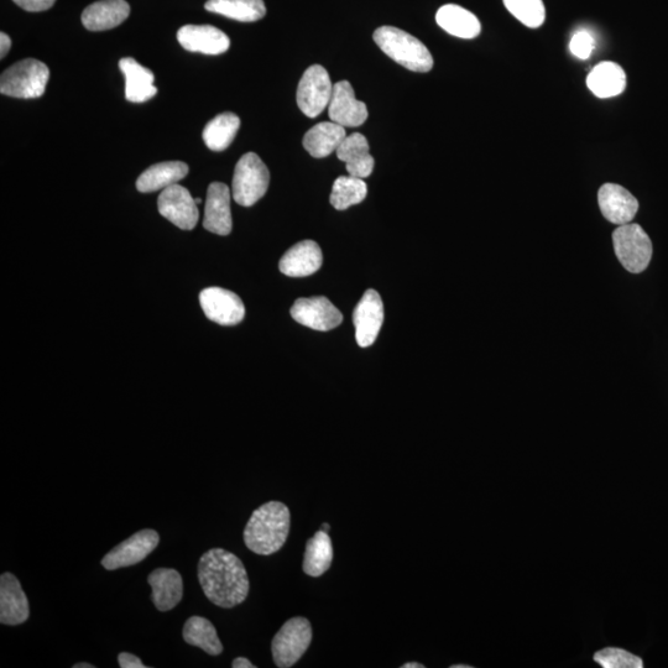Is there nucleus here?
<instances>
[{"mask_svg":"<svg viewBox=\"0 0 668 668\" xmlns=\"http://www.w3.org/2000/svg\"><path fill=\"white\" fill-rule=\"evenodd\" d=\"M198 581L205 596L217 607H237L249 594L248 573L242 560L223 549L203 553L198 562Z\"/></svg>","mask_w":668,"mask_h":668,"instance_id":"f257e3e1","label":"nucleus"},{"mask_svg":"<svg viewBox=\"0 0 668 668\" xmlns=\"http://www.w3.org/2000/svg\"><path fill=\"white\" fill-rule=\"evenodd\" d=\"M290 525L289 508L280 501H269L250 516L244 530L245 546L257 555H274L283 549Z\"/></svg>","mask_w":668,"mask_h":668,"instance_id":"f03ea898","label":"nucleus"},{"mask_svg":"<svg viewBox=\"0 0 668 668\" xmlns=\"http://www.w3.org/2000/svg\"><path fill=\"white\" fill-rule=\"evenodd\" d=\"M373 38L390 59L405 69L421 73L432 70L433 57L430 50L406 31L394 26H382L375 30Z\"/></svg>","mask_w":668,"mask_h":668,"instance_id":"7ed1b4c3","label":"nucleus"},{"mask_svg":"<svg viewBox=\"0 0 668 668\" xmlns=\"http://www.w3.org/2000/svg\"><path fill=\"white\" fill-rule=\"evenodd\" d=\"M49 78L50 70L44 62L26 59L3 72L0 77V92L14 98H39L44 95Z\"/></svg>","mask_w":668,"mask_h":668,"instance_id":"20e7f679","label":"nucleus"},{"mask_svg":"<svg viewBox=\"0 0 668 668\" xmlns=\"http://www.w3.org/2000/svg\"><path fill=\"white\" fill-rule=\"evenodd\" d=\"M270 172L255 153H248L238 161L234 170L232 193L240 206L255 205L269 189Z\"/></svg>","mask_w":668,"mask_h":668,"instance_id":"39448f33","label":"nucleus"},{"mask_svg":"<svg viewBox=\"0 0 668 668\" xmlns=\"http://www.w3.org/2000/svg\"><path fill=\"white\" fill-rule=\"evenodd\" d=\"M615 254L621 265L631 274L643 273L652 258V242L639 224L628 223L613 233Z\"/></svg>","mask_w":668,"mask_h":668,"instance_id":"423d86ee","label":"nucleus"},{"mask_svg":"<svg viewBox=\"0 0 668 668\" xmlns=\"http://www.w3.org/2000/svg\"><path fill=\"white\" fill-rule=\"evenodd\" d=\"M312 626L302 617L287 620L271 643L275 665L289 668L304 656L312 643Z\"/></svg>","mask_w":668,"mask_h":668,"instance_id":"0eeeda50","label":"nucleus"},{"mask_svg":"<svg viewBox=\"0 0 668 668\" xmlns=\"http://www.w3.org/2000/svg\"><path fill=\"white\" fill-rule=\"evenodd\" d=\"M333 85L325 67L312 65L297 88V106L309 118H316L330 106Z\"/></svg>","mask_w":668,"mask_h":668,"instance_id":"6e6552de","label":"nucleus"},{"mask_svg":"<svg viewBox=\"0 0 668 668\" xmlns=\"http://www.w3.org/2000/svg\"><path fill=\"white\" fill-rule=\"evenodd\" d=\"M159 542L160 536L155 530L139 531L108 552L102 560V566L108 571H116L138 565L158 547Z\"/></svg>","mask_w":668,"mask_h":668,"instance_id":"1a4fd4ad","label":"nucleus"},{"mask_svg":"<svg viewBox=\"0 0 668 668\" xmlns=\"http://www.w3.org/2000/svg\"><path fill=\"white\" fill-rule=\"evenodd\" d=\"M158 208L161 216L184 231L195 228L200 218L196 201L189 190L179 184L167 187L161 192Z\"/></svg>","mask_w":668,"mask_h":668,"instance_id":"9d476101","label":"nucleus"},{"mask_svg":"<svg viewBox=\"0 0 668 668\" xmlns=\"http://www.w3.org/2000/svg\"><path fill=\"white\" fill-rule=\"evenodd\" d=\"M200 304L208 320L222 326H236L245 317L243 301L237 294L221 287H208L200 295Z\"/></svg>","mask_w":668,"mask_h":668,"instance_id":"9b49d317","label":"nucleus"},{"mask_svg":"<svg viewBox=\"0 0 668 668\" xmlns=\"http://www.w3.org/2000/svg\"><path fill=\"white\" fill-rule=\"evenodd\" d=\"M291 316L300 325L323 332L337 328L343 321L341 311L323 296L297 300L292 306Z\"/></svg>","mask_w":668,"mask_h":668,"instance_id":"f8f14e48","label":"nucleus"},{"mask_svg":"<svg viewBox=\"0 0 668 668\" xmlns=\"http://www.w3.org/2000/svg\"><path fill=\"white\" fill-rule=\"evenodd\" d=\"M356 326L357 343L362 348L372 346L377 341L384 322V305L382 297L375 290H368L359 301L353 312Z\"/></svg>","mask_w":668,"mask_h":668,"instance_id":"ddd939ff","label":"nucleus"},{"mask_svg":"<svg viewBox=\"0 0 668 668\" xmlns=\"http://www.w3.org/2000/svg\"><path fill=\"white\" fill-rule=\"evenodd\" d=\"M328 116L331 122L346 128H356L367 122L368 108L365 103L358 101L351 83L337 82L333 86V93L328 106Z\"/></svg>","mask_w":668,"mask_h":668,"instance_id":"4468645a","label":"nucleus"},{"mask_svg":"<svg viewBox=\"0 0 668 668\" xmlns=\"http://www.w3.org/2000/svg\"><path fill=\"white\" fill-rule=\"evenodd\" d=\"M598 203L604 218L618 226L633 222L639 211V201L633 193L617 184H605L600 187Z\"/></svg>","mask_w":668,"mask_h":668,"instance_id":"2eb2a0df","label":"nucleus"},{"mask_svg":"<svg viewBox=\"0 0 668 668\" xmlns=\"http://www.w3.org/2000/svg\"><path fill=\"white\" fill-rule=\"evenodd\" d=\"M231 190L222 182H213L208 187L203 227L206 231L228 236L232 232Z\"/></svg>","mask_w":668,"mask_h":668,"instance_id":"dca6fc26","label":"nucleus"},{"mask_svg":"<svg viewBox=\"0 0 668 668\" xmlns=\"http://www.w3.org/2000/svg\"><path fill=\"white\" fill-rule=\"evenodd\" d=\"M177 40L187 51L203 55H221L231 46L222 30L211 25H185L177 31Z\"/></svg>","mask_w":668,"mask_h":668,"instance_id":"f3484780","label":"nucleus"},{"mask_svg":"<svg viewBox=\"0 0 668 668\" xmlns=\"http://www.w3.org/2000/svg\"><path fill=\"white\" fill-rule=\"evenodd\" d=\"M28 598L19 579L12 573H3L0 577V623L20 625L29 619Z\"/></svg>","mask_w":668,"mask_h":668,"instance_id":"a211bd4d","label":"nucleus"},{"mask_svg":"<svg viewBox=\"0 0 668 668\" xmlns=\"http://www.w3.org/2000/svg\"><path fill=\"white\" fill-rule=\"evenodd\" d=\"M323 255L320 245L313 240H304L287 250L281 258V273L290 278H305L321 269Z\"/></svg>","mask_w":668,"mask_h":668,"instance_id":"6ab92c4d","label":"nucleus"},{"mask_svg":"<svg viewBox=\"0 0 668 668\" xmlns=\"http://www.w3.org/2000/svg\"><path fill=\"white\" fill-rule=\"evenodd\" d=\"M148 583L153 588L151 599L160 612L174 609L184 597V581L181 574L172 568H158L151 572Z\"/></svg>","mask_w":668,"mask_h":668,"instance_id":"aec40b11","label":"nucleus"},{"mask_svg":"<svg viewBox=\"0 0 668 668\" xmlns=\"http://www.w3.org/2000/svg\"><path fill=\"white\" fill-rule=\"evenodd\" d=\"M120 71L125 77V98L132 103H144L154 98L158 90L154 86L155 76L132 57L119 61Z\"/></svg>","mask_w":668,"mask_h":668,"instance_id":"412c9836","label":"nucleus"},{"mask_svg":"<svg viewBox=\"0 0 668 668\" xmlns=\"http://www.w3.org/2000/svg\"><path fill=\"white\" fill-rule=\"evenodd\" d=\"M338 159L346 163L349 176L367 179L374 170V158L370 155L369 143L363 134L347 135L336 151Z\"/></svg>","mask_w":668,"mask_h":668,"instance_id":"4be33fe9","label":"nucleus"},{"mask_svg":"<svg viewBox=\"0 0 668 668\" xmlns=\"http://www.w3.org/2000/svg\"><path fill=\"white\" fill-rule=\"evenodd\" d=\"M130 7L125 0H101L85 9L82 23L90 31H104L117 28L128 19Z\"/></svg>","mask_w":668,"mask_h":668,"instance_id":"5701e85b","label":"nucleus"},{"mask_svg":"<svg viewBox=\"0 0 668 668\" xmlns=\"http://www.w3.org/2000/svg\"><path fill=\"white\" fill-rule=\"evenodd\" d=\"M187 174L189 166L182 161H165L146 169L137 180V189L143 193L165 190L184 180Z\"/></svg>","mask_w":668,"mask_h":668,"instance_id":"b1692460","label":"nucleus"},{"mask_svg":"<svg viewBox=\"0 0 668 668\" xmlns=\"http://www.w3.org/2000/svg\"><path fill=\"white\" fill-rule=\"evenodd\" d=\"M436 22L448 34L461 39L477 38L482 31L476 15L456 4H446L438 9Z\"/></svg>","mask_w":668,"mask_h":668,"instance_id":"393cba45","label":"nucleus"},{"mask_svg":"<svg viewBox=\"0 0 668 668\" xmlns=\"http://www.w3.org/2000/svg\"><path fill=\"white\" fill-rule=\"evenodd\" d=\"M347 138L346 129L334 122L315 125L304 138V148L313 158L322 159L336 153L343 140Z\"/></svg>","mask_w":668,"mask_h":668,"instance_id":"a878e982","label":"nucleus"},{"mask_svg":"<svg viewBox=\"0 0 668 668\" xmlns=\"http://www.w3.org/2000/svg\"><path fill=\"white\" fill-rule=\"evenodd\" d=\"M587 86L598 98L617 97L626 88L625 71L615 62H600L589 73Z\"/></svg>","mask_w":668,"mask_h":668,"instance_id":"bb28decb","label":"nucleus"},{"mask_svg":"<svg viewBox=\"0 0 668 668\" xmlns=\"http://www.w3.org/2000/svg\"><path fill=\"white\" fill-rule=\"evenodd\" d=\"M333 562V545L326 531H318L307 541L302 570L310 577H320L330 570Z\"/></svg>","mask_w":668,"mask_h":668,"instance_id":"cd10ccee","label":"nucleus"},{"mask_svg":"<svg viewBox=\"0 0 668 668\" xmlns=\"http://www.w3.org/2000/svg\"><path fill=\"white\" fill-rule=\"evenodd\" d=\"M206 10L242 23H254L263 19L266 8L263 0H208Z\"/></svg>","mask_w":668,"mask_h":668,"instance_id":"c85d7f7f","label":"nucleus"},{"mask_svg":"<svg viewBox=\"0 0 668 668\" xmlns=\"http://www.w3.org/2000/svg\"><path fill=\"white\" fill-rule=\"evenodd\" d=\"M240 128V119L234 113L218 114L210 123L203 129V142L208 149L212 151H223L228 148L236 139V135Z\"/></svg>","mask_w":668,"mask_h":668,"instance_id":"c756f323","label":"nucleus"},{"mask_svg":"<svg viewBox=\"0 0 668 668\" xmlns=\"http://www.w3.org/2000/svg\"><path fill=\"white\" fill-rule=\"evenodd\" d=\"M182 636L187 644L200 647L208 655L218 656L223 652V645L218 638L217 630L206 618L191 617L186 621Z\"/></svg>","mask_w":668,"mask_h":668,"instance_id":"7c9ffc66","label":"nucleus"},{"mask_svg":"<svg viewBox=\"0 0 668 668\" xmlns=\"http://www.w3.org/2000/svg\"><path fill=\"white\" fill-rule=\"evenodd\" d=\"M368 187L363 179L354 176H341L334 181L331 193V205L338 211L359 205L367 197Z\"/></svg>","mask_w":668,"mask_h":668,"instance_id":"2f4dec72","label":"nucleus"},{"mask_svg":"<svg viewBox=\"0 0 668 668\" xmlns=\"http://www.w3.org/2000/svg\"><path fill=\"white\" fill-rule=\"evenodd\" d=\"M506 9L527 28L537 29L544 25L546 8L542 0H503Z\"/></svg>","mask_w":668,"mask_h":668,"instance_id":"473e14b6","label":"nucleus"},{"mask_svg":"<svg viewBox=\"0 0 668 668\" xmlns=\"http://www.w3.org/2000/svg\"><path fill=\"white\" fill-rule=\"evenodd\" d=\"M594 661L603 668H643L644 661L639 656L630 654V652L623 649H615V647H608V649L600 650L594 655Z\"/></svg>","mask_w":668,"mask_h":668,"instance_id":"72a5a7b5","label":"nucleus"},{"mask_svg":"<svg viewBox=\"0 0 668 668\" xmlns=\"http://www.w3.org/2000/svg\"><path fill=\"white\" fill-rule=\"evenodd\" d=\"M570 49L579 60H588L596 49V39L588 30H579L573 35Z\"/></svg>","mask_w":668,"mask_h":668,"instance_id":"f704fd0d","label":"nucleus"},{"mask_svg":"<svg viewBox=\"0 0 668 668\" xmlns=\"http://www.w3.org/2000/svg\"><path fill=\"white\" fill-rule=\"evenodd\" d=\"M13 2L26 12L39 13L50 9L56 0H13Z\"/></svg>","mask_w":668,"mask_h":668,"instance_id":"c9c22d12","label":"nucleus"},{"mask_svg":"<svg viewBox=\"0 0 668 668\" xmlns=\"http://www.w3.org/2000/svg\"><path fill=\"white\" fill-rule=\"evenodd\" d=\"M119 666L122 668H146L143 661L138 656L129 654V652H122L118 656Z\"/></svg>","mask_w":668,"mask_h":668,"instance_id":"e433bc0d","label":"nucleus"},{"mask_svg":"<svg viewBox=\"0 0 668 668\" xmlns=\"http://www.w3.org/2000/svg\"><path fill=\"white\" fill-rule=\"evenodd\" d=\"M10 48H12V40H10L7 34H0V57L2 59L8 55Z\"/></svg>","mask_w":668,"mask_h":668,"instance_id":"4c0bfd02","label":"nucleus"},{"mask_svg":"<svg viewBox=\"0 0 668 668\" xmlns=\"http://www.w3.org/2000/svg\"><path fill=\"white\" fill-rule=\"evenodd\" d=\"M232 667L233 668H255L257 666L253 665L252 662H250L248 659H245V657H238V659H236L232 662Z\"/></svg>","mask_w":668,"mask_h":668,"instance_id":"58836bf2","label":"nucleus"},{"mask_svg":"<svg viewBox=\"0 0 668 668\" xmlns=\"http://www.w3.org/2000/svg\"><path fill=\"white\" fill-rule=\"evenodd\" d=\"M401 668H425V665L419 664V662H407Z\"/></svg>","mask_w":668,"mask_h":668,"instance_id":"ea45409f","label":"nucleus"},{"mask_svg":"<svg viewBox=\"0 0 668 668\" xmlns=\"http://www.w3.org/2000/svg\"><path fill=\"white\" fill-rule=\"evenodd\" d=\"M73 668H95V666L86 664V662H81V664L73 665Z\"/></svg>","mask_w":668,"mask_h":668,"instance_id":"a19ab883","label":"nucleus"},{"mask_svg":"<svg viewBox=\"0 0 668 668\" xmlns=\"http://www.w3.org/2000/svg\"><path fill=\"white\" fill-rule=\"evenodd\" d=\"M330 529H331V526L328 525V524H323L322 527H321V530L326 531V532L330 531Z\"/></svg>","mask_w":668,"mask_h":668,"instance_id":"79ce46f5","label":"nucleus"},{"mask_svg":"<svg viewBox=\"0 0 668 668\" xmlns=\"http://www.w3.org/2000/svg\"><path fill=\"white\" fill-rule=\"evenodd\" d=\"M451 668H472V666H468V665H453V666H451Z\"/></svg>","mask_w":668,"mask_h":668,"instance_id":"37998d69","label":"nucleus"},{"mask_svg":"<svg viewBox=\"0 0 668 668\" xmlns=\"http://www.w3.org/2000/svg\"><path fill=\"white\" fill-rule=\"evenodd\" d=\"M195 201H196V203H197V206L200 205V203L202 202L201 198H196Z\"/></svg>","mask_w":668,"mask_h":668,"instance_id":"c03bdc74","label":"nucleus"}]
</instances>
